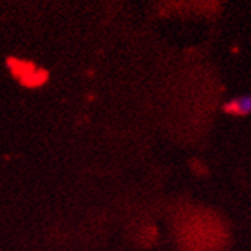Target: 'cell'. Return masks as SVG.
<instances>
[{"label":"cell","instance_id":"obj_2","mask_svg":"<svg viewBox=\"0 0 251 251\" xmlns=\"http://www.w3.org/2000/svg\"><path fill=\"white\" fill-rule=\"evenodd\" d=\"M224 111L230 116H250L251 114V96H241L231 99L224 105Z\"/></svg>","mask_w":251,"mask_h":251},{"label":"cell","instance_id":"obj_1","mask_svg":"<svg viewBox=\"0 0 251 251\" xmlns=\"http://www.w3.org/2000/svg\"><path fill=\"white\" fill-rule=\"evenodd\" d=\"M6 65L13 74V77L25 88H40L50 79L47 70L37 67L29 60H22L17 57H8Z\"/></svg>","mask_w":251,"mask_h":251}]
</instances>
